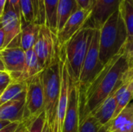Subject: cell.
<instances>
[{
  "instance_id": "obj_36",
  "label": "cell",
  "mask_w": 133,
  "mask_h": 132,
  "mask_svg": "<svg viewBox=\"0 0 133 132\" xmlns=\"http://www.w3.org/2000/svg\"><path fill=\"white\" fill-rule=\"evenodd\" d=\"M42 132H50V129H49V127H48V124L46 121L44 126V128H43V131Z\"/></svg>"
},
{
  "instance_id": "obj_32",
  "label": "cell",
  "mask_w": 133,
  "mask_h": 132,
  "mask_svg": "<svg viewBox=\"0 0 133 132\" xmlns=\"http://www.w3.org/2000/svg\"><path fill=\"white\" fill-rule=\"evenodd\" d=\"M6 2H7V0H0V18L2 17V16L4 12L5 8L6 5Z\"/></svg>"
},
{
  "instance_id": "obj_16",
  "label": "cell",
  "mask_w": 133,
  "mask_h": 132,
  "mask_svg": "<svg viewBox=\"0 0 133 132\" xmlns=\"http://www.w3.org/2000/svg\"><path fill=\"white\" fill-rule=\"evenodd\" d=\"M43 69L40 65L38 58L34 51V48L25 51V63L22 73L20 74L17 82H25L29 79L42 72Z\"/></svg>"
},
{
  "instance_id": "obj_18",
  "label": "cell",
  "mask_w": 133,
  "mask_h": 132,
  "mask_svg": "<svg viewBox=\"0 0 133 132\" xmlns=\"http://www.w3.org/2000/svg\"><path fill=\"white\" fill-rule=\"evenodd\" d=\"M41 26V25L35 23H26L22 25L19 47L24 51L34 48V46L37 39Z\"/></svg>"
},
{
  "instance_id": "obj_20",
  "label": "cell",
  "mask_w": 133,
  "mask_h": 132,
  "mask_svg": "<svg viewBox=\"0 0 133 132\" xmlns=\"http://www.w3.org/2000/svg\"><path fill=\"white\" fill-rule=\"evenodd\" d=\"M59 0H44L45 7L46 23L51 31L57 33V6Z\"/></svg>"
},
{
  "instance_id": "obj_12",
  "label": "cell",
  "mask_w": 133,
  "mask_h": 132,
  "mask_svg": "<svg viewBox=\"0 0 133 132\" xmlns=\"http://www.w3.org/2000/svg\"><path fill=\"white\" fill-rule=\"evenodd\" d=\"M92 9H79L67 20L62 29L56 34L58 44L64 46L79 30L85 26L90 17Z\"/></svg>"
},
{
  "instance_id": "obj_30",
  "label": "cell",
  "mask_w": 133,
  "mask_h": 132,
  "mask_svg": "<svg viewBox=\"0 0 133 132\" xmlns=\"http://www.w3.org/2000/svg\"><path fill=\"white\" fill-rule=\"evenodd\" d=\"M76 1L80 9H87L90 8L92 9L94 0H76Z\"/></svg>"
},
{
  "instance_id": "obj_31",
  "label": "cell",
  "mask_w": 133,
  "mask_h": 132,
  "mask_svg": "<svg viewBox=\"0 0 133 132\" xmlns=\"http://www.w3.org/2000/svg\"><path fill=\"white\" fill-rule=\"evenodd\" d=\"M5 43V32L2 28H0V51L3 49Z\"/></svg>"
},
{
  "instance_id": "obj_5",
  "label": "cell",
  "mask_w": 133,
  "mask_h": 132,
  "mask_svg": "<svg viewBox=\"0 0 133 132\" xmlns=\"http://www.w3.org/2000/svg\"><path fill=\"white\" fill-rule=\"evenodd\" d=\"M25 104L23 123L26 126L44 112L43 71L25 82Z\"/></svg>"
},
{
  "instance_id": "obj_40",
  "label": "cell",
  "mask_w": 133,
  "mask_h": 132,
  "mask_svg": "<svg viewBox=\"0 0 133 132\" xmlns=\"http://www.w3.org/2000/svg\"><path fill=\"white\" fill-rule=\"evenodd\" d=\"M54 132H57V131H56V130H55V131Z\"/></svg>"
},
{
  "instance_id": "obj_7",
  "label": "cell",
  "mask_w": 133,
  "mask_h": 132,
  "mask_svg": "<svg viewBox=\"0 0 133 132\" xmlns=\"http://www.w3.org/2000/svg\"><path fill=\"white\" fill-rule=\"evenodd\" d=\"M100 30L94 29L92 40L83 61L78 84L79 87L87 86L98 75L104 66L99 55L100 51Z\"/></svg>"
},
{
  "instance_id": "obj_10",
  "label": "cell",
  "mask_w": 133,
  "mask_h": 132,
  "mask_svg": "<svg viewBox=\"0 0 133 132\" xmlns=\"http://www.w3.org/2000/svg\"><path fill=\"white\" fill-rule=\"evenodd\" d=\"M0 59L12 81L17 82L23 69L25 51L19 46L6 47L0 51Z\"/></svg>"
},
{
  "instance_id": "obj_23",
  "label": "cell",
  "mask_w": 133,
  "mask_h": 132,
  "mask_svg": "<svg viewBox=\"0 0 133 132\" xmlns=\"http://www.w3.org/2000/svg\"><path fill=\"white\" fill-rule=\"evenodd\" d=\"M21 25L35 23L34 10L31 0H20Z\"/></svg>"
},
{
  "instance_id": "obj_25",
  "label": "cell",
  "mask_w": 133,
  "mask_h": 132,
  "mask_svg": "<svg viewBox=\"0 0 133 132\" xmlns=\"http://www.w3.org/2000/svg\"><path fill=\"white\" fill-rule=\"evenodd\" d=\"M46 121L45 113L43 112L26 125L27 131L28 132H42Z\"/></svg>"
},
{
  "instance_id": "obj_8",
  "label": "cell",
  "mask_w": 133,
  "mask_h": 132,
  "mask_svg": "<svg viewBox=\"0 0 133 132\" xmlns=\"http://www.w3.org/2000/svg\"><path fill=\"white\" fill-rule=\"evenodd\" d=\"M0 28L5 32L3 49L19 46L21 33V19L16 14L12 7L6 2L4 12L0 18Z\"/></svg>"
},
{
  "instance_id": "obj_28",
  "label": "cell",
  "mask_w": 133,
  "mask_h": 132,
  "mask_svg": "<svg viewBox=\"0 0 133 132\" xmlns=\"http://www.w3.org/2000/svg\"><path fill=\"white\" fill-rule=\"evenodd\" d=\"M7 3L10 5L14 9L16 14L21 19V10H20V0H7Z\"/></svg>"
},
{
  "instance_id": "obj_39",
  "label": "cell",
  "mask_w": 133,
  "mask_h": 132,
  "mask_svg": "<svg viewBox=\"0 0 133 132\" xmlns=\"http://www.w3.org/2000/svg\"><path fill=\"white\" fill-rule=\"evenodd\" d=\"M132 132H133V125H132Z\"/></svg>"
},
{
  "instance_id": "obj_4",
  "label": "cell",
  "mask_w": 133,
  "mask_h": 132,
  "mask_svg": "<svg viewBox=\"0 0 133 132\" xmlns=\"http://www.w3.org/2000/svg\"><path fill=\"white\" fill-rule=\"evenodd\" d=\"M94 28L84 26L63 47L68 68L72 79L78 82L84 58L90 44Z\"/></svg>"
},
{
  "instance_id": "obj_1",
  "label": "cell",
  "mask_w": 133,
  "mask_h": 132,
  "mask_svg": "<svg viewBox=\"0 0 133 132\" xmlns=\"http://www.w3.org/2000/svg\"><path fill=\"white\" fill-rule=\"evenodd\" d=\"M132 65L123 49L104 65L91 82L83 87L79 86V123L122 86Z\"/></svg>"
},
{
  "instance_id": "obj_6",
  "label": "cell",
  "mask_w": 133,
  "mask_h": 132,
  "mask_svg": "<svg viewBox=\"0 0 133 132\" xmlns=\"http://www.w3.org/2000/svg\"><path fill=\"white\" fill-rule=\"evenodd\" d=\"M60 48L56 34L53 33L45 24L41 25L34 51L43 70L59 58Z\"/></svg>"
},
{
  "instance_id": "obj_2",
  "label": "cell",
  "mask_w": 133,
  "mask_h": 132,
  "mask_svg": "<svg viewBox=\"0 0 133 132\" xmlns=\"http://www.w3.org/2000/svg\"><path fill=\"white\" fill-rule=\"evenodd\" d=\"M99 30V55L101 63L104 65L125 48L129 37L118 10L114 12Z\"/></svg>"
},
{
  "instance_id": "obj_22",
  "label": "cell",
  "mask_w": 133,
  "mask_h": 132,
  "mask_svg": "<svg viewBox=\"0 0 133 132\" xmlns=\"http://www.w3.org/2000/svg\"><path fill=\"white\" fill-rule=\"evenodd\" d=\"M79 132H108V126L102 125L92 114H90L79 123Z\"/></svg>"
},
{
  "instance_id": "obj_17",
  "label": "cell",
  "mask_w": 133,
  "mask_h": 132,
  "mask_svg": "<svg viewBox=\"0 0 133 132\" xmlns=\"http://www.w3.org/2000/svg\"><path fill=\"white\" fill-rule=\"evenodd\" d=\"M79 9L76 0L58 1L57 6V33L62 29L70 16Z\"/></svg>"
},
{
  "instance_id": "obj_37",
  "label": "cell",
  "mask_w": 133,
  "mask_h": 132,
  "mask_svg": "<svg viewBox=\"0 0 133 132\" xmlns=\"http://www.w3.org/2000/svg\"><path fill=\"white\" fill-rule=\"evenodd\" d=\"M23 132H28V131H27V128H25V130L23 131Z\"/></svg>"
},
{
  "instance_id": "obj_38",
  "label": "cell",
  "mask_w": 133,
  "mask_h": 132,
  "mask_svg": "<svg viewBox=\"0 0 133 132\" xmlns=\"http://www.w3.org/2000/svg\"><path fill=\"white\" fill-rule=\"evenodd\" d=\"M2 93V91H0V95H1V93Z\"/></svg>"
},
{
  "instance_id": "obj_33",
  "label": "cell",
  "mask_w": 133,
  "mask_h": 132,
  "mask_svg": "<svg viewBox=\"0 0 133 132\" xmlns=\"http://www.w3.org/2000/svg\"><path fill=\"white\" fill-rule=\"evenodd\" d=\"M26 128V124H25L24 123H22V124H21V125L19 126V128H18V130H17L16 132H23V131L25 130V128Z\"/></svg>"
},
{
  "instance_id": "obj_3",
  "label": "cell",
  "mask_w": 133,
  "mask_h": 132,
  "mask_svg": "<svg viewBox=\"0 0 133 132\" xmlns=\"http://www.w3.org/2000/svg\"><path fill=\"white\" fill-rule=\"evenodd\" d=\"M60 87L61 67L59 56L55 61L43 70L44 107L50 132H54L56 130L55 124Z\"/></svg>"
},
{
  "instance_id": "obj_11",
  "label": "cell",
  "mask_w": 133,
  "mask_h": 132,
  "mask_svg": "<svg viewBox=\"0 0 133 132\" xmlns=\"http://www.w3.org/2000/svg\"><path fill=\"white\" fill-rule=\"evenodd\" d=\"M122 0H94L92 12L85 26L100 29L105 21L118 10Z\"/></svg>"
},
{
  "instance_id": "obj_13",
  "label": "cell",
  "mask_w": 133,
  "mask_h": 132,
  "mask_svg": "<svg viewBox=\"0 0 133 132\" xmlns=\"http://www.w3.org/2000/svg\"><path fill=\"white\" fill-rule=\"evenodd\" d=\"M25 91L0 107V121L23 123Z\"/></svg>"
},
{
  "instance_id": "obj_21",
  "label": "cell",
  "mask_w": 133,
  "mask_h": 132,
  "mask_svg": "<svg viewBox=\"0 0 133 132\" xmlns=\"http://www.w3.org/2000/svg\"><path fill=\"white\" fill-rule=\"evenodd\" d=\"M25 91L24 82L12 81L0 95V107L8 101L16 98Z\"/></svg>"
},
{
  "instance_id": "obj_9",
  "label": "cell",
  "mask_w": 133,
  "mask_h": 132,
  "mask_svg": "<svg viewBox=\"0 0 133 132\" xmlns=\"http://www.w3.org/2000/svg\"><path fill=\"white\" fill-rule=\"evenodd\" d=\"M79 85L70 75L69 103L62 132H79Z\"/></svg>"
},
{
  "instance_id": "obj_27",
  "label": "cell",
  "mask_w": 133,
  "mask_h": 132,
  "mask_svg": "<svg viewBox=\"0 0 133 132\" xmlns=\"http://www.w3.org/2000/svg\"><path fill=\"white\" fill-rule=\"evenodd\" d=\"M124 50H125L129 59L130 60V61L133 65V38L132 40H129L127 41Z\"/></svg>"
},
{
  "instance_id": "obj_35",
  "label": "cell",
  "mask_w": 133,
  "mask_h": 132,
  "mask_svg": "<svg viewBox=\"0 0 133 132\" xmlns=\"http://www.w3.org/2000/svg\"><path fill=\"white\" fill-rule=\"evenodd\" d=\"M0 72H5V66H4L3 62L2 61V60H1V59H0Z\"/></svg>"
},
{
  "instance_id": "obj_24",
  "label": "cell",
  "mask_w": 133,
  "mask_h": 132,
  "mask_svg": "<svg viewBox=\"0 0 133 132\" xmlns=\"http://www.w3.org/2000/svg\"><path fill=\"white\" fill-rule=\"evenodd\" d=\"M34 10L35 23L44 25L46 23L45 7L44 0H31Z\"/></svg>"
},
{
  "instance_id": "obj_15",
  "label": "cell",
  "mask_w": 133,
  "mask_h": 132,
  "mask_svg": "<svg viewBox=\"0 0 133 132\" xmlns=\"http://www.w3.org/2000/svg\"><path fill=\"white\" fill-rule=\"evenodd\" d=\"M115 91H114L91 114L102 125L108 124L113 119V117L116 110V107H117Z\"/></svg>"
},
{
  "instance_id": "obj_29",
  "label": "cell",
  "mask_w": 133,
  "mask_h": 132,
  "mask_svg": "<svg viewBox=\"0 0 133 132\" xmlns=\"http://www.w3.org/2000/svg\"><path fill=\"white\" fill-rule=\"evenodd\" d=\"M21 124L22 123L19 122H12L3 128H2L0 130V132H16L21 125Z\"/></svg>"
},
{
  "instance_id": "obj_34",
  "label": "cell",
  "mask_w": 133,
  "mask_h": 132,
  "mask_svg": "<svg viewBox=\"0 0 133 132\" xmlns=\"http://www.w3.org/2000/svg\"><path fill=\"white\" fill-rule=\"evenodd\" d=\"M9 124H10V122L9 121H0V130L4 127H5L6 125H8Z\"/></svg>"
},
{
  "instance_id": "obj_19",
  "label": "cell",
  "mask_w": 133,
  "mask_h": 132,
  "mask_svg": "<svg viewBox=\"0 0 133 132\" xmlns=\"http://www.w3.org/2000/svg\"><path fill=\"white\" fill-rule=\"evenodd\" d=\"M118 12L125 23L129 40L133 38V0H122Z\"/></svg>"
},
{
  "instance_id": "obj_26",
  "label": "cell",
  "mask_w": 133,
  "mask_h": 132,
  "mask_svg": "<svg viewBox=\"0 0 133 132\" xmlns=\"http://www.w3.org/2000/svg\"><path fill=\"white\" fill-rule=\"evenodd\" d=\"M11 82L12 79L7 72H0V91H3Z\"/></svg>"
},
{
  "instance_id": "obj_14",
  "label": "cell",
  "mask_w": 133,
  "mask_h": 132,
  "mask_svg": "<svg viewBox=\"0 0 133 132\" xmlns=\"http://www.w3.org/2000/svg\"><path fill=\"white\" fill-rule=\"evenodd\" d=\"M133 125V101L108 124V132H132Z\"/></svg>"
}]
</instances>
